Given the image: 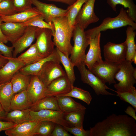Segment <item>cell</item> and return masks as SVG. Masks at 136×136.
<instances>
[{"mask_svg": "<svg viewBox=\"0 0 136 136\" xmlns=\"http://www.w3.org/2000/svg\"><path fill=\"white\" fill-rule=\"evenodd\" d=\"M135 121L126 115L112 114L90 127L89 136H135Z\"/></svg>", "mask_w": 136, "mask_h": 136, "instance_id": "obj_1", "label": "cell"}, {"mask_svg": "<svg viewBox=\"0 0 136 136\" xmlns=\"http://www.w3.org/2000/svg\"><path fill=\"white\" fill-rule=\"evenodd\" d=\"M52 22V36L54 45L69 57L73 47L71 40L73 30L69 26L66 15L55 17Z\"/></svg>", "mask_w": 136, "mask_h": 136, "instance_id": "obj_2", "label": "cell"}, {"mask_svg": "<svg viewBox=\"0 0 136 136\" xmlns=\"http://www.w3.org/2000/svg\"><path fill=\"white\" fill-rule=\"evenodd\" d=\"M132 26L136 29V23L128 16L127 10L122 8L119 14L116 17H107L104 19L98 26L85 31L89 38H94L102 31L126 26Z\"/></svg>", "mask_w": 136, "mask_h": 136, "instance_id": "obj_3", "label": "cell"}, {"mask_svg": "<svg viewBox=\"0 0 136 136\" xmlns=\"http://www.w3.org/2000/svg\"><path fill=\"white\" fill-rule=\"evenodd\" d=\"M74 45L70 54V59L74 66L84 62L86 50L89 45V38L86 35L85 30L78 24L74 25L73 30Z\"/></svg>", "mask_w": 136, "mask_h": 136, "instance_id": "obj_4", "label": "cell"}, {"mask_svg": "<svg viewBox=\"0 0 136 136\" xmlns=\"http://www.w3.org/2000/svg\"><path fill=\"white\" fill-rule=\"evenodd\" d=\"M131 63L126 60L119 64V70L115 77V79L119 82L114 85V87L117 91H127L134 87V85L136 83V79L133 76L134 68Z\"/></svg>", "mask_w": 136, "mask_h": 136, "instance_id": "obj_5", "label": "cell"}, {"mask_svg": "<svg viewBox=\"0 0 136 136\" xmlns=\"http://www.w3.org/2000/svg\"><path fill=\"white\" fill-rule=\"evenodd\" d=\"M86 65L83 61L77 66L81 76L82 81L84 83L90 86L93 89L98 95H116L111 93L107 90L109 89L113 91V89L108 87L105 83L102 82L91 71L86 68Z\"/></svg>", "mask_w": 136, "mask_h": 136, "instance_id": "obj_6", "label": "cell"}, {"mask_svg": "<svg viewBox=\"0 0 136 136\" xmlns=\"http://www.w3.org/2000/svg\"><path fill=\"white\" fill-rule=\"evenodd\" d=\"M104 55L105 61L119 64L126 60L127 46L125 41L120 44L108 42L104 45Z\"/></svg>", "mask_w": 136, "mask_h": 136, "instance_id": "obj_7", "label": "cell"}, {"mask_svg": "<svg viewBox=\"0 0 136 136\" xmlns=\"http://www.w3.org/2000/svg\"><path fill=\"white\" fill-rule=\"evenodd\" d=\"M52 30L38 27L35 32V43L42 56L45 58L51 54L54 51L55 46L52 40Z\"/></svg>", "mask_w": 136, "mask_h": 136, "instance_id": "obj_8", "label": "cell"}, {"mask_svg": "<svg viewBox=\"0 0 136 136\" xmlns=\"http://www.w3.org/2000/svg\"><path fill=\"white\" fill-rule=\"evenodd\" d=\"M60 62L50 60L43 65L37 76L47 87L54 80L66 75Z\"/></svg>", "mask_w": 136, "mask_h": 136, "instance_id": "obj_9", "label": "cell"}, {"mask_svg": "<svg viewBox=\"0 0 136 136\" xmlns=\"http://www.w3.org/2000/svg\"><path fill=\"white\" fill-rule=\"evenodd\" d=\"M119 70V64L103 61L90 70L102 82L110 85L116 83L115 77Z\"/></svg>", "mask_w": 136, "mask_h": 136, "instance_id": "obj_10", "label": "cell"}, {"mask_svg": "<svg viewBox=\"0 0 136 136\" xmlns=\"http://www.w3.org/2000/svg\"><path fill=\"white\" fill-rule=\"evenodd\" d=\"M95 1L88 0L83 5L76 18L75 25L78 24L85 30L90 24L98 21L94 11Z\"/></svg>", "mask_w": 136, "mask_h": 136, "instance_id": "obj_11", "label": "cell"}, {"mask_svg": "<svg viewBox=\"0 0 136 136\" xmlns=\"http://www.w3.org/2000/svg\"><path fill=\"white\" fill-rule=\"evenodd\" d=\"M101 35L100 32L94 38H89V48L84 61L89 70L103 61L102 58L100 46Z\"/></svg>", "mask_w": 136, "mask_h": 136, "instance_id": "obj_12", "label": "cell"}, {"mask_svg": "<svg viewBox=\"0 0 136 136\" xmlns=\"http://www.w3.org/2000/svg\"><path fill=\"white\" fill-rule=\"evenodd\" d=\"M32 5L42 15L45 21L52 22L55 17L66 16L68 9H64L56 6L54 4H47L38 0H32Z\"/></svg>", "mask_w": 136, "mask_h": 136, "instance_id": "obj_13", "label": "cell"}, {"mask_svg": "<svg viewBox=\"0 0 136 136\" xmlns=\"http://www.w3.org/2000/svg\"><path fill=\"white\" fill-rule=\"evenodd\" d=\"M30 113L33 121H50L63 126L72 127L64 119L63 112L62 111L43 109L35 112L31 110Z\"/></svg>", "mask_w": 136, "mask_h": 136, "instance_id": "obj_14", "label": "cell"}, {"mask_svg": "<svg viewBox=\"0 0 136 136\" xmlns=\"http://www.w3.org/2000/svg\"><path fill=\"white\" fill-rule=\"evenodd\" d=\"M72 87L66 75L56 78L50 83L46 87L45 97L66 94L71 91Z\"/></svg>", "mask_w": 136, "mask_h": 136, "instance_id": "obj_15", "label": "cell"}, {"mask_svg": "<svg viewBox=\"0 0 136 136\" xmlns=\"http://www.w3.org/2000/svg\"><path fill=\"white\" fill-rule=\"evenodd\" d=\"M38 28L31 26H27L23 35L12 44V46L14 48L13 52V57H16L18 54L31 45L35 39V32Z\"/></svg>", "mask_w": 136, "mask_h": 136, "instance_id": "obj_16", "label": "cell"}, {"mask_svg": "<svg viewBox=\"0 0 136 136\" xmlns=\"http://www.w3.org/2000/svg\"><path fill=\"white\" fill-rule=\"evenodd\" d=\"M46 87L36 75H31L26 90L27 96L32 106L45 97Z\"/></svg>", "mask_w": 136, "mask_h": 136, "instance_id": "obj_17", "label": "cell"}, {"mask_svg": "<svg viewBox=\"0 0 136 136\" xmlns=\"http://www.w3.org/2000/svg\"><path fill=\"white\" fill-rule=\"evenodd\" d=\"M8 61L0 69V84L10 82L15 74L22 67L25 63L18 57L7 58Z\"/></svg>", "mask_w": 136, "mask_h": 136, "instance_id": "obj_18", "label": "cell"}, {"mask_svg": "<svg viewBox=\"0 0 136 136\" xmlns=\"http://www.w3.org/2000/svg\"><path fill=\"white\" fill-rule=\"evenodd\" d=\"M26 27L22 26L21 23L12 22H2L1 26L3 33L12 44L23 35Z\"/></svg>", "mask_w": 136, "mask_h": 136, "instance_id": "obj_19", "label": "cell"}, {"mask_svg": "<svg viewBox=\"0 0 136 136\" xmlns=\"http://www.w3.org/2000/svg\"><path fill=\"white\" fill-rule=\"evenodd\" d=\"M40 122L32 121L16 124L5 131L8 136H34L35 130Z\"/></svg>", "mask_w": 136, "mask_h": 136, "instance_id": "obj_20", "label": "cell"}, {"mask_svg": "<svg viewBox=\"0 0 136 136\" xmlns=\"http://www.w3.org/2000/svg\"><path fill=\"white\" fill-rule=\"evenodd\" d=\"M50 60L60 62L59 55L56 47L55 48L53 52L48 56L37 62L22 67L19 70V71L25 75L37 76L44 64L47 61Z\"/></svg>", "mask_w": 136, "mask_h": 136, "instance_id": "obj_21", "label": "cell"}, {"mask_svg": "<svg viewBox=\"0 0 136 136\" xmlns=\"http://www.w3.org/2000/svg\"><path fill=\"white\" fill-rule=\"evenodd\" d=\"M54 96L57 100L59 109L63 113H68L86 109L84 106L75 101L71 97L58 95Z\"/></svg>", "mask_w": 136, "mask_h": 136, "instance_id": "obj_22", "label": "cell"}, {"mask_svg": "<svg viewBox=\"0 0 136 136\" xmlns=\"http://www.w3.org/2000/svg\"><path fill=\"white\" fill-rule=\"evenodd\" d=\"M42 14L35 7L9 16H3L1 17L3 22L23 23L33 17Z\"/></svg>", "mask_w": 136, "mask_h": 136, "instance_id": "obj_23", "label": "cell"}, {"mask_svg": "<svg viewBox=\"0 0 136 136\" xmlns=\"http://www.w3.org/2000/svg\"><path fill=\"white\" fill-rule=\"evenodd\" d=\"M31 77V75L23 74L19 70L15 74L10 81L14 94L26 90L29 84Z\"/></svg>", "mask_w": 136, "mask_h": 136, "instance_id": "obj_24", "label": "cell"}, {"mask_svg": "<svg viewBox=\"0 0 136 136\" xmlns=\"http://www.w3.org/2000/svg\"><path fill=\"white\" fill-rule=\"evenodd\" d=\"M7 113L4 121L18 124L33 121L31 116L30 108L24 110H14Z\"/></svg>", "mask_w": 136, "mask_h": 136, "instance_id": "obj_25", "label": "cell"}, {"mask_svg": "<svg viewBox=\"0 0 136 136\" xmlns=\"http://www.w3.org/2000/svg\"><path fill=\"white\" fill-rule=\"evenodd\" d=\"M14 94L10 81L0 86V103L7 113L11 111V102Z\"/></svg>", "mask_w": 136, "mask_h": 136, "instance_id": "obj_26", "label": "cell"}, {"mask_svg": "<svg viewBox=\"0 0 136 136\" xmlns=\"http://www.w3.org/2000/svg\"><path fill=\"white\" fill-rule=\"evenodd\" d=\"M32 106L25 90L14 94L11 102L10 109L24 110L30 108Z\"/></svg>", "mask_w": 136, "mask_h": 136, "instance_id": "obj_27", "label": "cell"}, {"mask_svg": "<svg viewBox=\"0 0 136 136\" xmlns=\"http://www.w3.org/2000/svg\"><path fill=\"white\" fill-rule=\"evenodd\" d=\"M17 57L25 63V66L37 62L44 58L40 53L35 43Z\"/></svg>", "mask_w": 136, "mask_h": 136, "instance_id": "obj_28", "label": "cell"}, {"mask_svg": "<svg viewBox=\"0 0 136 136\" xmlns=\"http://www.w3.org/2000/svg\"><path fill=\"white\" fill-rule=\"evenodd\" d=\"M31 110L38 111L43 109L61 111L55 96H46L42 98L30 108Z\"/></svg>", "mask_w": 136, "mask_h": 136, "instance_id": "obj_29", "label": "cell"}, {"mask_svg": "<svg viewBox=\"0 0 136 136\" xmlns=\"http://www.w3.org/2000/svg\"><path fill=\"white\" fill-rule=\"evenodd\" d=\"M107 3L115 12H116V7L118 4L127 8L128 16L136 22V5L133 0H107Z\"/></svg>", "mask_w": 136, "mask_h": 136, "instance_id": "obj_30", "label": "cell"}, {"mask_svg": "<svg viewBox=\"0 0 136 136\" xmlns=\"http://www.w3.org/2000/svg\"><path fill=\"white\" fill-rule=\"evenodd\" d=\"M85 113L84 110L63 113V117L65 120L72 127H83Z\"/></svg>", "mask_w": 136, "mask_h": 136, "instance_id": "obj_31", "label": "cell"}, {"mask_svg": "<svg viewBox=\"0 0 136 136\" xmlns=\"http://www.w3.org/2000/svg\"><path fill=\"white\" fill-rule=\"evenodd\" d=\"M135 30L132 26H128L126 31V37L125 42L127 46L126 60L131 62L132 56L136 52V45L135 41L136 35Z\"/></svg>", "mask_w": 136, "mask_h": 136, "instance_id": "obj_32", "label": "cell"}, {"mask_svg": "<svg viewBox=\"0 0 136 136\" xmlns=\"http://www.w3.org/2000/svg\"><path fill=\"white\" fill-rule=\"evenodd\" d=\"M56 48L59 55L60 62L63 65L66 75L73 87L76 79L74 70V66L69 57L60 51L56 47Z\"/></svg>", "mask_w": 136, "mask_h": 136, "instance_id": "obj_33", "label": "cell"}, {"mask_svg": "<svg viewBox=\"0 0 136 136\" xmlns=\"http://www.w3.org/2000/svg\"><path fill=\"white\" fill-rule=\"evenodd\" d=\"M88 0H77L72 5L67 8L68 11L66 16L69 26L73 29L76 18L83 5Z\"/></svg>", "mask_w": 136, "mask_h": 136, "instance_id": "obj_34", "label": "cell"}, {"mask_svg": "<svg viewBox=\"0 0 136 136\" xmlns=\"http://www.w3.org/2000/svg\"><path fill=\"white\" fill-rule=\"evenodd\" d=\"M58 95L68 96L75 98L84 101L88 105L90 104L92 99V96L88 91L74 86L68 93Z\"/></svg>", "mask_w": 136, "mask_h": 136, "instance_id": "obj_35", "label": "cell"}, {"mask_svg": "<svg viewBox=\"0 0 136 136\" xmlns=\"http://www.w3.org/2000/svg\"><path fill=\"white\" fill-rule=\"evenodd\" d=\"M55 124L50 121L40 122L35 130L34 136H51Z\"/></svg>", "mask_w": 136, "mask_h": 136, "instance_id": "obj_36", "label": "cell"}, {"mask_svg": "<svg viewBox=\"0 0 136 136\" xmlns=\"http://www.w3.org/2000/svg\"><path fill=\"white\" fill-rule=\"evenodd\" d=\"M44 19L42 14L38 15L27 21L21 23L23 26H31L41 28H52V22L48 23L44 21Z\"/></svg>", "mask_w": 136, "mask_h": 136, "instance_id": "obj_37", "label": "cell"}, {"mask_svg": "<svg viewBox=\"0 0 136 136\" xmlns=\"http://www.w3.org/2000/svg\"><path fill=\"white\" fill-rule=\"evenodd\" d=\"M120 99L129 104L136 110V89L134 87L130 90L120 92L114 90Z\"/></svg>", "mask_w": 136, "mask_h": 136, "instance_id": "obj_38", "label": "cell"}, {"mask_svg": "<svg viewBox=\"0 0 136 136\" xmlns=\"http://www.w3.org/2000/svg\"><path fill=\"white\" fill-rule=\"evenodd\" d=\"M17 13L12 0H4L0 3V16L11 15Z\"/></svg>", "mask_w": 136, "mask_h": 136, "instance_id": "obj_39", "label": "cell"}, {"mask_svg": "<svg viewBox=\"0 0 136 136\" xmlns=\"http://www.w3.org/2000/svg\"><path fill=\"white\" fill-rule=\"evenodd\" d=\"M15 9L17 13L32 8V0H12Z\"/></svg>", "mask_w": 136, "mask_h": 136, "instance_id": "obj_40", "label": "cell"}, {"mask_svg": "<svg viewBox=\"0 0 136 136\" xmlns=\"http://www.w3.org/2000/svg\"><path fill=\"white\" fill-rule=\"evenodd\" d=\"M64 128L67 132L75 136H89V130H85L83 127L63 126Z\"/></svg>", "mask_w": 136, "mask_h": 136, "instance_id": "obj_41", "label": "cell"}, {"mask_svg": "<svg viewBox=\"0 0 136 136\" xmlns=\"http://www.w3.org/2000/svg\"><path fill=\"white\" fill-rule=\"evenodd\" d=\"M62 126L56 124L51 136H70Z\"/></svg>", "mask_w": 136, "mask_h": 136, "instance_id": "obj_42", "label": "cell"}, {"mask_svg": "<svg viewBox=\"0 0 136 136\" xmlns=\"http://www.w3.org/2000/svg\"><path fill=\"white\" fill-rule=\"evenodd\" d=\"M13 48L8 46L0 41V52L4 56L7 58L13 57Z\"/></svg>", "mask_w": 136, "mask_h": 136, "instance_id": "obj_43", "label": "cell"}, {"mask_svg": "<svg viewBox=\"0 0 136 136\" xmlns=\"http://www.w3.org/2000/svg\"><path fill=\"white\" fill-rule=\"evenodd\" d=\"M16 124L11 122L0 121V132L11 128Z\"/></svg>", "mask_w": 136, "mask_h": 136, "instance_id": "obj_44", "label": "cell"}, {"mask_svg": "<svg viewBox=\"0 0 136 136\" xmlns=\"http://www.w3.org/2000/svg\"><path fill=\"white\" fill-rule=\"evenodd\" d=\"M136 110L133 107L130 106L127 107L126 110L124 111L126 114L129 115L136 120Z\"/></svg>", "mask_w": 136, "mask_h": 136, "instance_id": "obj_45", "label": "cell"}, {"mask_svg": "<svg viewBox=\"0 0 136 136\" xmlns=\"http://www.w3.org/2000/svg\"><path fill=\"white\" fill-rule=\"evenodd\" d=\"M63 3L70 6L73 4L77 0H42Z\"/></svg>", "mask_w": 136, "mask_h": 136, "instance_id": "obj_46", "label": "cell"}, {"mask_svg": "<svg viewBox=\"0 0 136 136\" xmlns=\"http://www.w3.org/2000/svg\"><path fill=\"white\" fill-rule=\"evenodd\" d=\"M2 22L1 17L0 16V41L4 43L7 44L8 43V41L3 33L1 27V25Z\"/></svg>", "mask_w": 136, "mask_h": 136, "instance_id": "obj_47", "label": "cell"}, {"mask_svg": "<svg viewBox=\"0 0 136 136\" xmlns=\"http://www.w3.org/2000/svg\"><path fill=\"white\" fill-rule=\"evenodd\" d=\"M8 61V59L2 54H0V69L2 68L6 63Z\"/></svg>", "mask_w": 136, "mask_h": 136, "instance_id": "obj_48", "label": "cell"}, {"mask_svg": "<svg viewBox=\"0 0 136 136\" xmlns=\"http://www.w3.org/2000/svg\"><path fill=\"white\" fill-rule=\"evenodd\" d=\"M7 113L3 109L0 103V121L4 120Z\"/></svg>", "mask_w": 136, "mask_h": 136, "instance_id": "obj_49", "label": "cell"}, {"mask_svg": "<svg viewBox=\"0 0 136 136\" xmlns=\"http://www.w3.org/2000/svg\"><path fill=\"white\" fill-rule=\"evenodd\" d=\"M131 62H133L134 63L136 64V52H135L132 56L131 60Z\"/></svg>", "mask_w": 136, "mask_h": 136, "instance_id": "obj_50", "label": "cell"}, {"mask_svg": "<svg viewBox=\"0 0 136 136\" xmlns=\"http://www.w3.org/2000/svg\"><path fill=\"white\" fill-rule=\"evenodd\" d=\"M133 76L134 78L136 79V69L134 68L133 73Z\"/></svg>", "mask_w": 136, "mask_h": 136, "instance_id": "obj_51", "label": "cell"}, {"mask_svg": "<svg viewBox=\"0 0 136 136\" xmlns=\"http://www.w3.org/2000/svg\"><path fill=\"white\" fill-rule=\"evenodd\" d=\"M4 0H0V3L2 1H4Z\"/></svg>", "mask_w": 136, "mask_h": 136, "instance_id": "obj_52", "label": "cell"}, {"mask_svg": "<svg viewBox=\"0 0 136 136\" xmlns=\"http://www.w3.org/2000/svg\"><path fill=\"white\" fill-rule=\"evenodd\" d=\"M0 54H2V53L0 52Z\"/></svg>", "mask_w": 136, "mask_h": 136, "instance_id": "obj_53", "label": "cell"}, {"mask_svg": "<svg viewBox=\"0 0 136 136\" xmlns=\"http://www.w3.org/2000/svg\"><path fill=\"white\" fill-rule=\"evenodd\" d=\"M1 85V84H0V86Z\"/></svg>", "mask_w": 136, "mask_h": 136, "instance_id": "obj_54", "label": "cell"}]
</instances>
